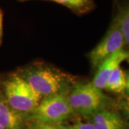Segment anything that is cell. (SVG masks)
I'll list each match as a JSON object with an SVG mask.
<instances>
[{
	"label": "cell",
	"instance_id": "ba28073f",
	"mask_svg": "<svg viewBox=\"0 0 129 129\" xmlns=\"http://www.w3.org/2000/svg\"><path fill=\"white\" fill-rule=\"evenodd\" d=\"M27 123L25 115L14 111L0 92V125L5 129H27Z\"/></svg>",
	"mask_w": 129,
	"mask_h": 129
},
{
	"label": "cell",
	"instance_id": "2e32d148",
	"mask_svg": "<svg viewBox=\"0 0 129 129\" xmlns=\"http://www.w3.org/2000/svg\"><path fill=\"white\" fill-rule=\"evenodd\" d=\"M0 129H5V128H3V127H2V125H0Z\"/></svg>",
	"mask_w": 129,
	"mask_h": 129
},
{
	"label": "cell",
	"instance_id": "5bb4252c",
	"mask_svg": "<svg viewBox=\"0 0 129 129\" xmlns=\"http://www.w3.org/2000/svg\"><path fill=\"white\" fill-rule=\"evenodd\" d=\"M2 13L0 9V41H2Z\"/></svg>",
	"mask_w": 129,
	"mask_h": 129
},
{
	"label": "cell",
	"instance_id": "4fadbf2b",
	"mask_svg": "<svg viewBox=\"0 0 129 129\" xmlns=\"http://www.w3.org/2000/svg\"><path fill=\"white\" fill-rule=\"evenodd\" d=\"M67 129H95L93 125L90 123H85L82 121H78L71 125H67Z\"/></svg>",
	"mask_w": 129,
	"mask_h": 129
},
{
	"label": "cell",
	"instance_id": "8fae6325",
	"mask_svg": "<svg viewBox=\"0 0 129 129\" xmlns=\"http://www.w3.org/2000/svg\"><path fill=\"white\" fill-rule=\"evenodd\" d=\"M53 2L68 7L78 15L87 14L95 7L93 0H54Z\"/></svg>",
	"mask_w": 129,
	"mask_h": 129
},
{
	"label": "cell",
	"instance_id": "30bf717a",
	"mask_svg": "<svg viewBox=\"0 0 129 129\" xmlns=\"http://www.w3.org/2000/svg\"><path fill=\"white\" fill-rule=\"evenodd\" d=\"M104 90L115 93H123L128 90V77L120 67L118 68L108 78Z\"/></svg>",
	"mask_w": 129,
	"mask_h": 129
},
{
	"label": "cell",
	"instance_id": "e0dca14e",
	"mask_svg": "<svg viewBox=\"0 0 129 129\" xmlns=\"http://www.w3.org/2000/svg\"><path fill=\"white\" fill-rule=\"evenodd\" d=\"M1 43H2V41H0V45H1Z\"/></svg>",
	"mask_w": 129,
	"mask_h": 129
},
{
	"label": "cell",
	"instance_id": "7c38bea8",
	"mask_svg": "<svg viewBox=\"0 0 129 129\" xmlns=\"http://www.w3.org/2000/svg\"><path fill=\"white\" fill-rule=\"evenodd\" d=\"M27 129H67V125L63 123H50L32 120L27 122Z\"/></svg>",
	"mask_w": 129,
	"mask_h": 129
},
{
	"label": "cell",
	"instance_id": "5b68a950",
	"mask_svg": "<svg viewBox=\"0 0 129 129\" xmlns=\"http://www.w3.org/2000/svg\"><path fill=\"white\" fill-rule=\"evenodd\" d=\"M125 46L123 36L115 21L112 20L108 31L93 50L89 53V59L93 68H97L103 60Z\"/></svg>",
	"mask_w": 129,
	"mask_h": 129
},
{
	"label": "cell",
	"instance_id": "6da1fadb",
	"mask_svg": "<svg viewBox=\"0 0 129 129\" xmlns=\"http://www.w3.org/2000/svg\"><path fill=\"white\" fill-rule=\"evenodd\" d=\"M17 73L42 98L57 94L68 95L77 83L75 76L42 62L27 65Z\"/></svg>",
	"mask_w": 129,
	"mask_h": 129
},
{
	"label": "cell",
	"instance_id": "9a60e30c",
	"mask_svg": "<svg viewBox=\"0 0 129 129\" xmlns=\"http://www.w3.org/2000/svg\"><path fill=\"white\" fill-rule=\"evenodd\" d=\"M19 2H26V1H31V0H18ZM49 1H54V0H49Z\"/></svg>",
	"mask_w": 129,
	"mask_h": 129
},
{
	"label": "cell",
	"instance_id": "52a82bcc",
	"mask_svg": "<svg viewBox=\"0 0 129 129\" xmlns=\"http://www.w3.org/2000/svg\"><path fill=\"white\" fill-rule=\"evenodd\" d=\"M90 119L95 129H128V125L124 118L112 109L102 110L92 115Z\"/></svg>",
	"mask_w": 129,
	"mask_h": 129
},
{
	"label": "cell",
	"instance_id": "277c9868",
	"mask_svg": "<svg viewBox=\"0 0 129 129\" xmlns=\"http://www.w3.org/2000/svg\"><path fill=\"white\" fill-rule=\"evenodd\" d=\"M74 115L67 95L57 94L42 98L38 106L26 115V120L63 123Z\"/></svg>",
	"mask_w": 129,
	"mask_h": 129
},
{
	"label": "cell",
	"instance_id": "3957f363",
	"mask_svg": "<svg viewBox=\"0 0 129 129\" xmlns=\"http://www.w3.org/2000/svg\"><path fill=\"white\" fill-rule=\"evenodd\" d=\"M3 95L9 106L25 117L42 98L17 73L11 75L3 83Z\"/></svg>",
	"mask_w": 129,
	"mask_h": 129
},
{
	"label": "cell",
	"instance_id": "9c48e42d",
	"mask_svg": "<svg viewBox=\"0 0 129 129\" xmlns=\"http://www.w3.org/2000/svg\"><path fill=\"white\" fill-rule=\"evenodd\" d=\"M124 38L125 45L129 44V7L128 2L116 1V12L113 19Z\"/></svg>",
	"mask_w": 129,
	"mask_h": 129
},
{
	"label": "cell",
	"instance_id": "7a4b0ae2",
	"mask_svg": "<svg viewBox=\"0 0 129 129\" xmlns=\"http://www.w3.org/2000/svg\"><path fill=\"white\" fill-rule=\"evenodd\" d=\"M75 115L90 118L104 109H111L113 101L92 83H76L67 95Z\"/></svg>",
	"mask_w": 129,
	"mask_h": 129
},
{
	"label": "cell",
	"instance_id": "8992f818",
	"mask_svg": "<svg viewBox=\"0 0 129 129\" xmlns=\"http://www.w3.org/2000/svg\"><path fill=\"white\" fill-rule=\"evenodd\" d=\"M128 52L124 48L115 52L111 56L103 60L97 68L96 74L93 78L92 83L101 90H104L106 83L112 73L125 60L128 59Z\"/></svg>",
	"mask_w": 129,
	"mask_h": 129
}]
</instances>
